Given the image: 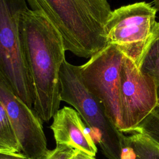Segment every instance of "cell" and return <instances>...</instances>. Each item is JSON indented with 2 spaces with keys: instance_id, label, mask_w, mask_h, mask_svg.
<instances>
[{
  "instance_id": "6da1fadb",
  "label": "cell",
  "mask_w": 159,
  "mask_h": 159,
  "mask_svg": "<svg viewBox=\"0 0 159 159\" xmlns=\"http://www.w3.org/2000/svg\"><path fill=\"white\" fill-rule=\"evenodd\" d=\"M21 40L33 86V109L45 122L59 110L60 73L66 60L61 35L40 11L29 7L21 14Z\"/></svg>"
},
{
  "instance_id": "7a4b0ae2",
  "label": "cell",
  "mask_w": 159,
  "mask_h": 159,
  "mask_svg": "<svg viewBox=\"0 0 159 159\" xmlns=\"http://www.w3.org/2000/svg\"><path fill=\"white\" fill-rule=\"evenodd\" d=\"M54 25L65 48L89 58L106 47L105 27L112 12L108 0H26Z\"/></svg>"
},
{
  "instance_id": "3957f363",
  "label": "cell",
  "mask_w": 159,
  "mask_h": 159,
  "mask_svg": "<svg viewBox=\"0 0 159 159\" xmlns=\"http://www.w3.org/2000/svg\"><path fill=\"white\" fill-rule=\"evenodd\" d=\"M61 101L78 112L107 159H121L125 134L111 120L101 101L86 86L80 65L65 60L60 73Z\"/></svg>"
},
{
  "instance_id": "277c9868",
  "label": "cell",
  "mask_w": 159,
  "mask_h": 159,
  "mask_svg": "<svg viewBox=\"0 0 159 159\" xmlns=\"http://www.w3.org/2000/svg\"><path fill=\"white\" fill-rule=\"evenodd\" d=\"M26 0H0V75L13 93L33 108L34 94L20 30Z\"/></svg>"
},
{
  "instance_id": "5b68a950",
  "label": "cell",
  "mask_w": 159,
  "mask_h": 159,
  "mask_svg": "<svg viewBox=\"0 0 159 159\" xmlns=\"http://www.w3.org/2000/svg\"><path fill=\"white\" fill-rule=\"evenodd\" d=\"M157 12L154 6L145 1L112 11L105 27L107 44L117 47L140 68L157 23Z\"/></svg>"
},
{
  "instance_id": "8992f818",
  "label": "cell",
  "mask_w": 159,
  "mask_h": 159,
  "mask_svg": "<svg viewBox=\"0 0 159 159\" xmlns=\"http://www.w3.org/2000/svg\"><path fill=\"white\" fill-rule=\"evenodd\" d=\"M124 57L117 47L107 45L80 65L86 86L101 101L107 115L119 130L121 125L120 71Z\"/></svg>"
},
{
  "instance_id": "52a82bcc",
  "label": "cell",
  "mask_w": 159,
  "mask_h": 159,
  "mask_svg": "<svg viewBox=\"0 0 159 159\" xmlns=\"http://www.w3.org/2000/svg\"><path fill=\"white\" fill-rule=\"evenodd\" d=\"M121 125L120 131L135 129L158 104V84L125 57L120 71Z\"/></svg>"
},
{
  "instance_id": "ba28073f",
  "label": "cell",
  "mask_w": 159,
  "mask_h": 159,
  "mask_svg": "<svg viewBox=\"0 0 159 159\" xmlns=\"http://www.w3.org/2000/svg\"><path fill=\"white\" fill-rule=\"evenodd\" d=\"M0 101L4 107L19 143L20 152L37 159L48 149L42 120L11 90L0 75Z\"/></svg>"
},
{
  "instance_id": "9c48e42d",
  "label": "cell",
  "mask_w": 159,
  "mask_h": 159,
  "mask_svg": "<svg viewBox=\"0 0 159 159\" xmlns=\"http://www.w3.org/2000/svg\"><path fill=\"white\" fill-rule=\"evenodd\" d=\"M57 145L71 147L95 157L98 148L91 135L86 131L84 122L74 109L64 106L55 113L50 125Z\"/></svg>"
},
{
  "instance_id": "30bf717a",
  "label": "cell",
  "mask_w": 159,
  "mask_h": 159,
  "mask_svg": "<svg viewBox=\"0 0 159 159\" xmlns=\"http://www.w3.org/2000/svg\"><path fill=\"white\" fill-rule=\"evenodd\" d=\"M125 136L121 159H159V143L132 130Z\"/></svg>"
},
{
  "instance_id": "8fae6325",
  "label": "cell",
  "mask_w": 159,
  "mask_h": 159,
  "mask_svg": "<svg viewBox=\"0 0 159 159\" xmlns=\"http://www.w3.org/2000/svg\"><path fill=\"white\" fill-rule=\"evenodd\" d=\"M140 69L152 76L159 86V22H157L152 38L142 60Z\"/></svg>"
},
{
  "instance_id": "7c38bea8",
  "label": "cell",
  "mask_w": 159,
  "mask_h": 159,
  "mask_svg": "<svg viewBox=\"0 0 159 159\" xmlns=\"http://www.w3.org/2000/svg\"><path fill=\"white\" fill-rule=\"evenodd\" d=\"M0 152L21 153L7 112L0 101Z\"/></svg>"
},
{
  "instance_id": "4fadbf2b",
  "label": "cell",
  "mask_w": 159,
  "mask_h": 159,
  "mask_svg": "<svg viewBox=\"0 0 159 159\" xmlns=\"http://www.w3.org/2000/svg\"><path fill=\"white\" fill-rule=\"evenodd\" d=\"M159 143V104L134 129Z\"/></svg>"
},
{
  "instance_id": "5bb4252c",
  "label": "cell",
  "mask_w": 159,
  "mask_h": 159,
  "mask_svg": "<svg viewBox=\"0 0 159 159\" xmlns=\"http://www.w3.org/2000/svg\"><path fill=\"white\" fill-rule=\"evenodd\" d=\"M76 150L62 145H58L54 149L48 152L37 159H71Z\"/></svg>"
},
{
  "instance_id": "9a60e30c",
  "label": "cell",
  "mask_w": 159,
  "mask_h": 159,
  "mask_svg": "<svg viewBox=\"0 0 159 159\" xmlns=\"http://www.w3.org/2000/svg\"><path fill=\"white\" fill-rule=\"evenodd\" d=\"M0 159H30L22 153H7L0 152Z\"/></svg>"
},
{
  "instance_id": "2e32d148",
  "label": "cell",
  "mask_w": 159,
  "mask_h": 159,
  "mask_svg": "<svg viewBox=\"0 0 159 159\" xmlns=\"http://www.w3.org/2000/svg\"><path fill=\"white\" fill-rule=\"evenodd\" d=\"M71 159H96L95 157L91 156L88 154L80 152L79 150L76 151L75 155L71 158Z\"/></svg>"
},
{
  "instance_id": "e0dca14e",
  "label": "cell",
  "mask_w": 159,
  "mask_h": 159,
  "mask_svg": "<svg viewBox=\"0 0 159 159\" xmlns=\"http://www.w3.org/2000/svg\"><path fill=\"white\" fill-rule=\"evenodd\" d=\"M153 6L157 9V11L159 12V0H153Z\"/></svg>"
},
{
  "instance_id": "ac0fdd59",
  "label": "cell",
  "mask_w": 159,
  "mask_h": 159,
  "mask_svg": "<svg viewBox=\"0 0 159 159\" xmlns=\"http://www.w3.org/2000/svg\"><path fill=\"white\" fill-rule=\"evenodd\" d=\"M158 104H159V86H158Z\"/></svg>"
}]
</instances>
